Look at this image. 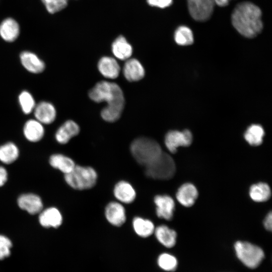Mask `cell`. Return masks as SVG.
Segmentation results:
<instances>
[{"mask_svg": "<svg viewBox=\"0 0 272 272\" xmlns=\"http://www.w3.org/2000/svg\"><path fill=\"white\" fill-rule=\"evenodd\" d=\"M94 102H106L107 104L101 112L102 118L108 122L117 121L124 106V98L120 87L116 83L105 81L98 82L89 92Z\"/></svg>", "mask_w": 272, "mask_h": 272, "instance_id": "1", "label": "cell"}, {"mask_svg": "<svg viewBox=\"0 0 272 272\" xmlns=\"http://www.w3.org/2000/svg\"><path fill=\"white\" fill-rule=\"evenodd\" d=\"M231 20L237 31L247 38L256 37L263 29L261 11L259 7L250 2L238 4L233 11Z\"/></svg>", "mask_w": 272, "mask_h": 272, "instance_id": "2", "label": "cell"}, {"mask_svg": "<svg viewBox=\"0 0 272 272\" xmlns=\"http://www.w3.org/2000/svg\"><path fill=\"white\" fill-rule=\"evenodd\" d=\"M130 149L135 161L144 167L154 161L163 153L158 143L147 137L135 139L131 143Z\"/></svg>", "mask_w": 272, "mask_h": 272, "instance_id": "3", "label": "cell"}, {"mask_svg": "<svg viewBox=\"0 0 272 272\" xmlns=\"http://www.w3.org/2000/svg\"><path fill=\"white\" fill-rule=\"evenodd\" d=\"M97 174L91 167L76 165L69 173L64 174L65 182L72 188L85 190L93 187L97 182Z\"/></svg>", "mask_w": 272, "mask_h": 272, "instance_id": "4", "label": "cell"}, {"mask_svg": "<svg viewBox=\"0 0 272 272\" xmlns=\"http://www.w3.org/2000/svg\"><path fill=\"white\" fill-rule=\"evenodd\" d=\"M145 167L147 176L158 180L171 179L176 171L174 160L170 155L163 152L157 159Z\"/></svg>", "mask_w": 272, "mask_h": 272, "instance_id": "5", "label": "cell"}, {"mask_svg": "<svg viewBox=\"0 0 272 272\" xmlns=\"http://www.w3.org/2000/svg\"><path fill=\"white\" fill-rule=\"evenodd\" d=\"M234 249L238 258L250 268L258 267L264 257V253L260 247L248 242L237 241Z\"/></svg>", "mask_w": 272, "mask_h": 272, "instance_id": "6", "label": "cell"}, {"mask_svg": "<svg viewBox=\"0 0 272 272\" xmlns=\"http://www.w3.org/2000/svg\"><path fill=\"white\" fill-rule=\"evenodd\" d=\"M214 0H187L189 12L196 21L203 22L211 17L215 5Z\"/></svg>", "mask_w": 272, "mask_h": 272, "instance_id": "7", "label": "cell"}, {"mask_svg": "<svg viewBox=\"0 0 272 272\" xmlns=\"http://www.w3.org/2000/svg\"><path fill=\"white\" fill-rule=\"evenodd\" d=\"M192 141L191 132L188 129L183 131L171 130L167 132L165 138L166 148L172 153H175L179 147H188Z\"/></svg>", "mask_w": 272, "mask_h": 272, "instance_id": "8", "label": "cell"}, {"mask_svg": "<svg viewBox=\"0 0 272 272\" xmlns=\"http://www.w3.org/2000/svg\"><path fill=\"white\" fill-rule=\"evenodd\" d=\"M18 207L31 215H38L44 209L41 197L37 194L32 192L24 193L17 198Z\"/></svg>", "mask_w": 272, "mask_h": 272, "instance_id": "9", "label": "cell"}, {"mask_svg": "<svg viewBox=\"0 0 272 272\" xmlns=\"http://www.w3.org/2000/svg\"><path fill=\"white\" fill-rule=\"evenodd\" d=\"M39 224L44 228H58L63 222L62 215L56 207H50L43 209L38 214Z\"/></svg>", "mask_w": 272, "mask_h": 272, "instance_id": "10", "label": "cell"}, {"mask_svg": "<svg viewBox=\"0 0 272 272\" xmlns=\"http://www.w3.org/2000/svg\"><path fill=\"white\" fill-rule=\"evenodd\" d=\"M35 119L43 125H48L54 121L56 117L55 106L48 101H41L36 104L33 111Z\"/></svg>", "mask_w": 272, "mask_h": 272, "instance_id": "11", "label": "cell"}, {"mask_svg": "<svg viewBox=\"0 0 272 272\" xmlns=\"http://www.w3.org/2000/svg\"><path fill=\"white\" fill-rule=\"evenodd\" d=\"M105 216L108 222L114 226H121L126 221L125 209L121 203L117 201H111L107 204Z\"/></svg>", "mask_w": 272, "mask_h": 272, "instance_id": "12", "label": "cell"}, {"mask_svg": "<svg viewBox=\"0 0 272 272\" xmlns=\"http://www.w3.org/2000/svg\"><path fill=\"white\" fill-rule=\"evenodd\" d=\"M154 201L156 206V214L160 218L170 220L173 215L175 202L173 199L168 195H157Z\"/></svg>", "mask_w": 272, "mask_h": 272, "instance_id": "13", "label": "cell"}, {"mask_svg": "<svg viewBox=\"0 0 272 272\" xmlns=\"http://www.w3.org/2000/svg\"><path fill=\"white\" fill-rule=\"evenodd\" d=\"M23 132L29 142H38L43 139L45 134L44 125L35 118L30 119L25 122Z\"/></svg>", "mask_w": 272, "mask_h": 272, "instance_id": "14", "label": "cell"}, {"mask_svg": "<svg viewBox=\"0 0 272 272\" xmlns=\"http://www.w3.org/2000/svg\"><path fill=\"white\" fill-rule=\"evenodd\" d=\"M20 59L23 66L31 73L39 74L45 70L44 61L33 52H22L20 55Z\"/></svg>", "mask_w": 272, "mask_h": 272, "instance_id": "15", "label": "cell"}, {"mask_svg": "<svg viewBox=\"0 0 272 272\" xmlns=\"http://www.w3.org/2000/svg\"><path fill=\"white\" fill-rule=\"evenodd\" d=\"M79 132L80 127L78 124L73 120H68L57 129L55 139L58 143L64 145L72 138L78 135Z\"/></svg>", "mask_w": 272, "mask_h": 272, "instance_id": "16", "label": "cell"}, {"mask_svg": "<svg viewBox=\"0 0 272 272\" xmlns=\"http://www.w3.org/2000/svg\"><path fill=\"white\" fill-rule=\"evenodd\" d=\"M115 197L120 202L130 203L136 197L135 190L128 182L120 181L117 183L113 189Z\"/></svg>", "mask_w": 272, "mask_h": 272, "instance_id": "17", "label": "cell"}, {"mask_svg": "<svg viewBox=\"0 0 272 272\" xmlns=\"http://www.w3.org/2000/svg\"><path fill=\"white\" fill-rule=\"evenodd\" d=\"M198 196V191L195 186L191 183L182 184L178 189L176 197L178 201L186 207L192 206Z\"/></svg>", "mask_w": 272, "mask_h": 272, "instance_id": "18", "label": "cell"}, {"mask_svg": "<svg viewBox=\"0 0 272 272\" xmlns=\"http://www.w3.org/2000/svg\"><path fill=\"white\" fill-rule=\"evenodd\" d=\"M123 73L125 79L129 82L140 81L144 78L145 74L143 66L135 58L126 60L123 66Z\"/></svg>", "mask_w": 272, "mask_h": 272, "instance_id": "19", "label": "cell"}, {"mask_svg": "<svg viewBox=\"0 0 272 272\" xmlns=\"http://www.w3.org/2000/svg\"><path fill=\"white\" fill-rule=\"evenodd\" d=\"M98 69L104 77L114 79L118 77L120 67L117 61L109 56L102 57L98 63Z\"/></svg>", "mask_w": 272, "mask_h": 272, "instance_id": "20", "label": "cell"}, {"mask_svg": "<svg viewBox=\"0 0 272 272\" xmlns=\"http://www.w3.org/2000/svg\"><path fill=\"white\" fill-rule=\"evenodd\" d=\"M49 165L64 174L71 172L76 166L74 161L70 157L62 154H53L48 160Z\"/></svg>", "mask_w": 272, "mask_h": 272, "instance_id": "21", "label": "cell"}, {"mask_svg": "<svg viewBox=\"0 0 272 272\" xmlns=\"http://www.w3.org/2000/svg\"><path fill=\"white\" fill-rule=\"evenodd\" d=\"M154 233L158 241L164 246L171 248L175 245L176 232L168 226L160 225L155 228Z\"/></svg>", "mask_w": 272, "mask_h": 272, "instance_id": "22", "label": "cell"}, {"mask_svg": "<svg viewBox=\"0 0 272 272\" xmlns=\"http://www.w3.org/2000/svg\"><path fill=\"white\" fill-rule=\"evenodd\" d=\"M20 150L12 142H7L0 146V162L6 165L14 163L19 158Z\"/></svg>", "mask_w": 272, "mask_h": 272, "instance_id": "23", "label": "cell"}, {"mask_svg": "<svg viewBox=\"0 0 272 272\" xmlns=\"http://www.w3.org/2000/svg\"><path fill=\"white\" fill-rule=\"evenodd\" d=\"M19 27L17 22L12 18L4 20L0 25V35L7 42H13L18 37Z\"/></svg>", "mask_w": 272, "mask_h": 272, "instance_id": "24", "label": "cell"}, {"mask_svg": "<svg viewBox=\"0 0 272 272\" xmlns=\"http://www.w3.org/2000/svg\"><path fill=\"white\" fill-rule=\"evenodd\" d=\"M112 50L114 55L120 60L129 59L132 52L131 46L122 36L118 37L113 42Z\"/></svg>", "mask_w": 272, "mask_h": 272, "instance_id": "25", "label": "cell"}, {"mask_svg": "<svg viewBox=\"0 0 272 272\" xmlns=\"http://www.w3.org/2000/svg\"><path fill=\"white\" fill-rule=\"evenodd\" d=\"M132 227L135 233L142 238L150 236L154 233L155 229L151 221L139 217L133 218Z\"/></svg>", "mask_w": 272, "mask_h": 272, "instance_id": "26", "label": "cell"}, {"mask_svg": "<svg viewBox=\"0 0 272 272\" xmlns=\"http://www.w3.org/2000/svg\"><path fill=\"white\" fill-rule=\"evenodd\" d=\"M251 198L256 202L267 200L271 196V190L269 185L263 182L253 184L249 189Z\"/></svg>", "mask_w": 272, "mask_h": 272, "instance_id": "27", "label": "cell"}, {"mask_svg": "<svg viewBox=\"0 0 272 272\" xmlns=\"http://www.w3.org/2000/svg\"><path fill=\"white\" fill-rule=\"evenodd\" d=\"M264 135L263 127L259 124H252L248 127L244 133V138L251 146L260 145Z\"/></svg>", "mask_w": 272, "mask_h": 272, "instance_id": "28", "label": "cell"}, {"mask_svg": "<svg viewBox=\"0 0 272 272\" xmlns=\"http://www.w3.org/2000/svg\"><path fill=\"white\" fill-rule=\"evenodd\" d=\"M18 101L22 111L25 114L33 112L36 105L33 95L26 90L23 91L20 93Z\"/></svg>", "mask_w": 272, "mask_h": 272, "instance_id": "29", "label": "cell"}, {"mask_svg": "<svg viewBox=\"0 0 272 272\" xmlns=\"http://www.w3.org/2000/svg\"><path fill=\"white\" fill-rule=\"evenodd\" d=\"M174 39L177 44L182 46L191 45L194 40L192 31L184 26H180L176 29Z\"/></svg>", "mask_w": 272, "mask_h": 272, "instance_id": "30", "label": "cell"}, {"mask_svg": "<svg viewBox=\"0 0 272 272\" xmlns=\"http://www.w3.org/2000/svg\"><path fill=\"white\" fill-rule=\"evenodd\" d=\"M157 263L162 269L172 271L176 269L178 261L174 255L168 253H163L158 256Z\"/></svg>", "mask_w": 272, "mask_h": 272, "instance_id": "31", "label": "cell"}, {"mask_svg": "<svg viewBox=\"0 0 272 272\" xmlns=\"http://www.w3.org/2000/svg\"><path fill=\"white\" fill-rule=\"evenodd\" d=\"M13 243L7 236L0 234V260L8 257L11 253Z\"/></svg>", "mask_w": 272, "mask_h": 272, "instance_id": "32", "label": "cell"}, {"mask_svg": "<svg viewBox=\"0 0 272 272\" xmlns=\"http://www.w3.org/2000/svg\"><path fill=\"white\" fill-rule=\"evenodd\" d=\"M47 11L54 14L63 9L67 4V0H41Z\"/></svg>", "mask_w": 272, "mask_h": 272, "instance_id": "33", "label": "cell"}, {"mask_svg": "<svg viewBox=\"0 0 272 272\" xmlns=\"http://www.w3.org/2000/svg\"><path fill=\"white\" fill-rule=\"evenodd\" d=\"M147 2L150 6L165 8L172 4V0H147Z\"/></svg>", "mask_w": 272, "mask_h": 272, "instance_id": "34", "label": "cell"}, {"mask_svg": "<svg viewBox=\"0 0 272 272\" xmlns=\"http://www.w3.org/2000/svg\"><path fill=\"white\" fill-rule=\"evenodd\" d=\"M8 180V172L7 169L0 165V187L3 186Z\"/></svg>", "mask_w": 272, "mask_h": 272, "instance_id": "35", "label": "cell"}, {"mask_svg": "<svg viewBox=\"0 0 272 272\" xmlns=\"http://www.w3.org/2000/svg\"><path fill=\"white\" fill-rule=\"evenodd\" d=\"M265 228L268 231H271L272 229V214L269 212L265 217L263 221Z\"/></svg>", "mask_w": 272, "mask_h": 272, "instance_id": "36", "label": "cell"}, {"mask_svg": "<svg viewBox=\"0 0 272 272\" xmlns=\"http://www.w3.org/2000/svg\"><path fill=\"white\" fill-rule=\"evenodd\" d=\"M230 0H214L215 3L220 7H225L229 4Z\"/></svg>", "mask_w": 272, "mask_h": 272, "instance_id": "37", "label": "cell"}]
</instances>
